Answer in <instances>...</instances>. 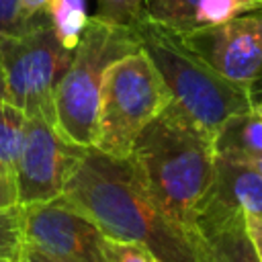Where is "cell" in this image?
Wrapping results in <instances>:
<instances>
[{"label": "cell", "mask_w": 262, "mask_h": 262, "mask_svg": "<svg viewBox=\"0 0 262 262\" xmlns=\"http://www.w3.org/2000/svg\"><path fill=\"white\" fill-rule=\"evenodd\" d=\"M61 199L90 217L108 239L137 244L156 262H205L196 237L154 201L127 158L88 147Z\"/></svg>", "instance_id": "1"}, {"label": "cell", "mask_w": 262, "mask_h": 262, "mask_svg": "<svg viewBox=\"0 0 262 262\" xmlns=\"http://www.w3.org/2000/svg\"><path fill=\"white\" fill-rule=\"evenodd\" d=\"M127 160L154 201L194 235L215 178L213 137L170 100L137 135Z\"/></svg>", "instance_id": "2"}, {"label": "cell", "mask_w": 262, "mask_h": 262, "mask_svg": "<svg viewBox=\"0 0 262 262\" xmlns=\"http://www.w3.org/2000/svg\"><path fill=\"white\" fill-rule=\"evenodd\" d=\"M133 33L160 72L172 102L211 137L231 115L256 104L246 88L219 76L184 45L178 33L158 25L147 14L133 27Z\"/></svg>", "instance_id": "3"}, {"label": "cell", "mask_w": 262, "mask_h": 262, "mask_svg": "<svg viewBox=\"0 0 262 262\" xmlns=\"http://www.w3.org/2000/svg\"><path fill=\"white\" fill-rule=\"evenodd\" d=\"M139 49L141 45L131 29L108 25L96 16L88 18L80 43L72 53V61L61 74L53 94L55 125L66 139L82 147L94 145L106 68L119 57Z\"/></svg>", "instance_id": "4"}, {"label": "cell", "mask_w": 262, "mask_h": 262, "mask_svg": "<svg viewBox=\"0 0 262 262\" xmlns=\"http://www.w3.org/2000/svg\"><path fill=\"white\" fill-rule=\"evenodd\" d=\"M170 92L143 49L106 68L94 145L113 158H129L137 135L170 102Z\"/></svg>", "instance_id": "5"}, {"label": "cell", "mask_w": 262, "mask_h": 262, "mask_svg": "<svg viewBox=\"0 0 262 262\" xmlns=\"http://www.w3.org/2000/svg\"><path fill=\"white\" fill-rule=\"evenodd\" d=\"M72 53L59 43L49 20L20 35H0V98L27 117L39 115L55 125L53 94Z\"/></svg>", "instance_id": "6"}, {"label": "cell", "mask_w": 262, "mask_h": 262, "mask_svg": "<svg viewBox=\"0 0 262 262\" xmlns=\"http://www.w3.org/2000/svg\"><path fill=\"white\" fill-rule=\"evenodd\" d=\"M184 45L225 80L262 92V6L221 25L180 35Z\"/></svg>", "instance_id": "7"}, {"label": "cell", "mask_w": 262, "mask_h": 262, "mask_svg": "<svg viewBox=\"0 0 262 262\" xmlns=\"http://www.w3.org/2000/svg\"><path fill=\"white\" fill-rule=\"evenodd\" d=\"M86 149L66 139L45 117H27L14 178L18 205L47 203L61 196Z\"/></svg>", "instance_id": "8"}, {"label": "cell", "mask_w": 262, "mask_h": 262, "mask_svg": "<svg viewBox=\"0 0 262 262\" xmlns=\"http://www.w3.org/2000/svg\"><path fill=\"white\" fill-rule=\"evenodd\" d=\"M23 227L25 242L59 262H111L108 237L90 217L61 196L23 205Z\"/></svg>", "instance_id": "9"}, {"label": "cell", "mask_w": 262, "mask_h": 262, "mask_svg": "<svg viewBox=\"0 0 262 262\" xmlns=\"http://www.w3.org/2000/svg\"><path fill=\"white\" fill-rule=\"evenodd\" d=\"M194 237L205 262H260L246 215L209 196L194 221Z\"/></svg>", "instance_id": "10"}, {"label": "cell", "mask_w": 262, "mask_h": 262, "mask_svg": "<svg viewBox=\"0 0 262 262\" xmlns=\"http://www.w3.org/2000/svg\"><path fill=\"white\" fill-rule=\"evenodd\" d=\"M260 6V0H147L145 14L158 25L184 35L221 25Z\"/></svg>", "instance_id": "11"}, {"label": "cell", "mask_w": 262, "mask_h": 262, "mask_svg": "<svg viewBox=\"0 0 262 262\" xmlns=\"http://www.w3.org/2000/svg\"><path fill=\"white\" fill-rule=\"evenodd\" d=\"M209 199L262 219V174L246 160L215 156V178Z\"/></svg>", "instance_id": "12"}, {"label": "cell", "mask_w": 262, "mask_h": 262, "mask_svg": "<svg viewBox=\"0 0 262 262\" xmlns=\"http://www.w3.org/2000/svg\"><path fill=\"white\" fill-rule=\"evenodd\" d=\"M215 156L254 160L262 154V111L254 104L248 111L231 115L213 135Z\"/></svg>", "instance_id": "13"}, {"label": "cell", "mask_w": 262, "mask_h": 262, "mask_svg": "<svg viewBox=\"0 0 262 262\" xmlns=\"http://www.w3.org/2000/svg\"><path fill=\"white\" fill-rule=\"evenodd\" d=\"M25 125L27 115L12 102L0 98V170L10 180L16 178V164L25 139Z\"/></svg>", "instance_id": "14"}, {"label": "cell", "mask_w": 262, "mask_h": 262, "mask_svg": "<svg viewBox=\"0 0 262 262\" xmlns=\"http://www.w3.org/2000/svg\"><path fill=\"white\" fill-rule=\"evenodd\" d=\"M88 18L90 14L86 8V0H53L49 10V23L53 27V33L68 51H74L80 43Z\"/></svg>", "instance_id": "15"}, {"label": "cell", "mask_w": 262, "mask_h": 262, "mask_svg": "<svg viewBox=\"0 0 262 262\" xmlns=\"http://www.w3.org/2000/svg\"><path fill=\"white\" fill-rule=\"evenodd\" d=\"M25 246L23 207L0 209V262H18Z\"/></svg>", "instance_id": "16"}, {"label": "cell", "mask_w": 262, "mask_h": 262, "mask_svg": "<svg viewBox=\"0 0 262 262\" xmlns=\"http://www.w3.org/2000/svg\"><path fill=\"white\" fill-rule=\"evenodd\" d=\"M147 0H96V18L117 25L123 29H131L145 14Z\"/></svg>", "instance_id": "17"}, {"label": "cell", "mask_w": 262, "mask_h": 262, "mask_svg": "<svg viewBox=\"0 0 262 262\" xmlns=\"http://www.w3.org/2000/svg\"><path fill=\"white\" fill-rule=\"evenodd\" d=\"M108 260L111 262H156L149 252L137 244L108 239Z\"/></svg>", "instance_id": "18"}, {"label": "cell", "mask_w": 262, "mask_h": 262, "mask_svg": "<svg viewBox=\"0 0 262 262\" xmlns=\"http://www.w3.org/2000/svg\"><path fill=\"white\" fill-rule=\"evenodd\" d=\"M51 4L53 0H18V12H20V23L25 31L37 23L49 20Z\"/></svg>", "instance_id": "19"}, {"label": "cell", "mask_w": 262, "mask_h": 262, "mask_svg": "<svg viewBox=\"0 0 262 262\" xmlns=\"http://www.w3.org/2000/svg\"><path fill=\"white\" fill-rule=\"evenodd\" d=\"M25 27L20 23L18 0H0V35H20Z\"/></svg>", "instance_id": "20"}, {"label": "cell", "mask_w": 262, "mask_h": 262, "mask_svg": "<svg viewBox=\"0 0 262 262\" xmlns=\"http://www.w3.org/2000/svg\"><path fill=\"white\" fill-rule=\"evenodd\" d=\"M18 205L16 199V184L14 180H10L2 170H0V209H8Z\"/></svg>", "instance_id": "21"}, {"label": "cell", "mask_w": 262, "mask_h": 262, "mask_svg": "<svg viewBox=\"0 0 262 262\" xmlns=\"http://www.w3.org/2000/svg\"><path fill=\"white\" fill-rule=\"evenodd\" d=\"M18 262H59V260H55L53 256H49V254L43 252L41 248H37V246H33V244L25 242V246H23V250H20Z\"/></svg>", "instance_id": "22"}, {"label": "cell", "mask_w": 262, "mask_h": 262, "mask_svg": "<svg viewBox=\"0 0 262 262\" xmlns=\"http://www.w3.org/2000/svg\"><path fill=\"white\" fill-rule=\"evenodd\" d=\"M246 227H248V233L256 246V252L260 256V262H262V219H256V217H246Z\"/></svg>", "instance_id": "23"}, {"label": "cell", "mask_w": 262, "mask_h": 262, "mask_svg": "<svg viewBox=\"0 0 262 262\" xmlns=\"http://www.w3.org/2000/svg\"><path fill=\"white\" fill-rule=\"evenodd\" d=\"M250 164H252V166H254V168H256V170H258V172L262 174V154H260L258 158H254V160H250Z\"/></svg>", "instance_id": "24"}, {"label": "cell", "mask_w": 262, "mask_h": 262, "mask_svg": "<svg viewBox=\"0 0 262 262\" xmlns=\"http://www.w3.org/2000/svg\"><path fill=\"white\" fill-rule=\"evenodd\" d=\"M256 106L262 111V92H260V96H258V100H256Z\"/></svg>", "instance_id": "25"}, {"label": "cell", "mask_w": 262, "mask_h": 262, "mask_svg": "<svg viewBox=\"0 0 262 262\" xmlns=\"http://www.w3.org/2000/svg\"><path fill=\"white\" fill-rule=\"evenodd\" d=\"M260 2H262V0H260Z\"/></svg>", "instance_id": "26"}]
</instances>
